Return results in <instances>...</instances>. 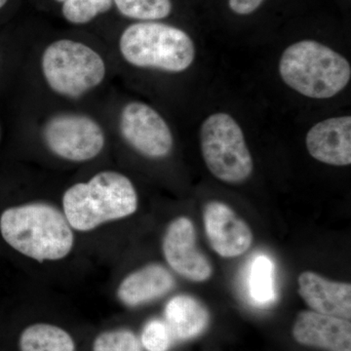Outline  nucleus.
<instances>
[{
  "label": "nucleus",
  "mask_w": 351,
  "mask_h": 351,
  "mask_svg": "<svg viewBox=\"0 0 351 351\" xmlns=\"http://www.w3.org/2000/svg\"><path fill=\"white\" fill-rule=\"evenodd\" d=\"M0 232L16 251L38 262L66 258L75 242L64 214L46 203L8 208L0 217Z\"/></svg>",
  "instance_id": "obj_1"
},
{
  "label": "nucleus",
  "mask_w": 351,
  "mask_h": 351,
  "mask_svg": "<svg viewBox=\"0 0 351 351\" xmlns=\"http://www.w3.org/2000/svg\"><path fill=\"white\" fill-rule=\"evenodd\" d=\"M63 208L71 228L90 232L108 221L135 213L138 195L126 176L103 171L88 182L71 186L63 196Z\"/></svg>",
  "instance_id": "obj_2"
},
{
  "label": "nucleus",
  "mask_w": 351,
  "mask_h": 351,
  "mask_svg": "<svg viewBox=\"0 0 351 351\" xmlns=\"http://www.w3.org/2000/svg\"><path fill=\"white\" fill-rule=\"evenodd\" d=\"M279 73L289 87L313 99H329L350 82L348 60L317 41L302 40L284 51Z\"/></svg>",
  "instance_id": "obj_3"
},
{
  "label": "nucleus",
  "mask_w": 351,
  "mask_h": 351,
  "mask_svg": "<svg viewBox=\"0 0 351 351\" xmlns=\"http://www.w3.org/2000/svg\"><path fill=\"white\" fill-rule=\"evenodd\" d=\"M119 50L127 63L138 68L182 73L195 61L193 39L181 29L145 21L126 27Z\"/></svg>",
  "instance_id": "obj_4"
},
{
  "label": "nucleus",
  "mask_w": 351,
  "mask_h": 351,
  "mask_svg": "<svg viewBox=\"0 0 351 351\" xmlns=\"http://www.w3.org/2000/svg\"><path fill=\"white\" fill-rule=\"evenodd\" d=\"M41 66L55 93L78 98L99 86L106 75L103 58L86 44L61 39L44 50Z\"/></svg>",
  "instance_id": "obj_5"
},
{
  "label": "nucleus",
  "mask_w": 351,
  "mask_h": 351,
  "mask_svg": "<svg viewBox=\"0 0 351 351\" xmlns=\"http://www.w3.org/2000/svg\"><path fill=\"white\" fill-rule=\"evenodd\" d=\"M201 152L210 172L223 182L241 184L250 178L253 158L243 131L228 113H215L200 129Z\"/></svg>",
  "instance_id": "obj_6"
},
{
  "label": "nucleus",
  "mask_w": 351,
  "mask_h": 351,
  "mask_svg": "<svg viewBox=\"0 0 351 351\" xmlns=\"http://www.w3.org/2000/svg\"><path fill=\"white\" fill-rule=\"evenodd\" d=\"M43 138L53 154L75 162L91 160L105 145L101 127L91 117L75 113H62L48 120Z\"/></svg>",
  "instance_id": "obj_7"
},
{
  "label": "nucleus",
  "mask_w": 351,
  "mask_h": 351,
  "mask_svg": "<svg viewBox=\"0 0 351 351\" xmlns=\"http://www.w3.org/2000/svg\"><path fill=\"white\" fill-rule=\"evenodd\" d=\"M119 128L124 140L142 156L160 159L172 152L174 138L169 126L145 104H127L120 114Z\"/></svg>",
  "instance_id": "obj_8"
},
{
  "label": "nucleus",
  "mask_w": 351,
  "mask_h": 351,
  "mask_svg": "<svg viewBox=\"0 0 351 351\" xmlns=\"http://www.w3.org/2000/svg\"><path fill=\"white\" fill-rule=\"evenodd\" d=\"M162 251L166 262L179 276L193 282H205L213 267L196 244L195 225L186 217L171 221L164 234Z\"/></svg>",
  "instance_id": "obj_9"
},
{
  "label": "nucleus",
  "mask_w": 351,
  "mask_h": 351,
  "mask_svg": "<svg viewBox=\"0 0 351 351\" xmlns=\"http://www.w3.org/2000/svg\"><path fill=\"white\" fill-rule=\"evenodd\" d=\"M203 225L210 246L221 258L243 255L253 244L248 223L221 201H209L203 208Z\"/></svg>",
  "instance_id": "obj_10"
},
{
  "label": "nucleus",
  "mask_w": 351,
  "mask_h": 351,
  "mask_svg": "<svg viewBox=\"0 0 351 351\" xmlns=\"http://www.w3.org/2000/svg\"><path fill=\"white\" fill-rule=\"evenodd\" d=\"M298 343L327 351H351L350 320L304 311L298 314L292 330Z\"/></svg>",
  "instance_id": "obj_11"
},
{
  "label": "nucleus",
  "mask_w": 351,
  "mask_h": 351,
  "mask_svg": "<svg viewBox=\"0 0 351 351\" xmlns=\"http://www.w3.org/2000/svg\"><path fill=\"white\" fill-rule=\"evenodd\" d=\"M309 154L332 166L351 164V117H338L315 124L306 134Z\"/></svg>",
  "instance_id": "obj_12"
},
{
  "label": "nucleus",
  "mask_w": 351,
  "mask_h": 351,
  "mask_svg": "<svg viewBox=\"0 0 351 351\" xmlns=\"http://www.w3.org/2000/svg\"><path fill=\"white\" fill-rule=\"evenodd\" d=\"M298 292L311 311L350 320L351 284L330 280L313 271L298 278Z\"/></svg>",
  "instance_id": "obj_13"
},
{
  "label": "nucleus",
  "mask_w": 351,
  "mask_h": 351,
  "mask_svg": "<svg viewBox=\"0 0 351 351\" xmlns=\"http://www.w3.org/2000/svg\"><path fill=\"white\" fill-rule=\"evenodd\" d=\"M175 284L174 276L165 267L149 263L123 279L117 290V297L127 306H142L167 295Z\"/></svg>",
  "instance_id": "obj_14"
},
{
  "label": "nucleus",
  "mask_w": 351,
  "mask_h": 351,
  "mask_svg": "<svg viewBox=\"0 0 351 351\" xmlns=\"http://www.w3.org/2000/svg\"><path fill=\"white\" fill-rule=\"evenodd\" d=\"M209 322L206 306L193 295H178L166 304L165 323L178 341L197 338L206 331Z\"/></svg>",
  "instance_id": "obj_15"
},
{
  "label": "nucleus",
  "mask_w": 351,
  "mask_h": 351,
  "mask_svg": "<svg viewBox=\"0 0 351 351\" xmlns=\"http://www.w3.org/2000/svg\"><path fill=\"white\" fill-rule=\"evenodd\" d=\"M19 348L20 351H75V343L62 328L36 323L21 332Z\"/></svg>",
  "instance_id": "obj_16"
},
{
  "label": "nucleus",
  "mask_w": 351,
  "mask_h": 351,
  "mask_svg": "<svg viewBox=\"0 0 351 351\" xmlns=\"http://www.w3.org/2000/svg\"><path fill=\"white\" fill-rule=\"evenodd\" d=\"M249 293L257 306H267L276 302L274 265L267 256H258L252 263Z\"/></svg>",
  "instance_id": "obj_17"
},
{
  "label": "nucleus",
  "mask_w": 351,
  "mask_h": 351,
  "mask_svg": "<svg viewBox=\"0 0 351 351\" xmlns=\"http://www.w3.org/2000/svg\"><path fill=\"white\" fill-rule=\"evenodd\" d=\"M117 10L130 19L156 21L172 12L171 0H112Z\"/></svg>",
  "instance_id": "obj_18"
},
{
  "label": "nucleus",
  "mask_w": 351,
  "mask_h": 351,
  "mask_svg": "<svg viewBox=\"0 0 351 351\" xmlns=\"http://www.w3.org/2000/svg\"><path fill=\"white\" fill-rule=\"evenodd\" d=\"M112 4V0H64L62 13L71 24L84 25L108 12Z\"/></svg>",
  "instance_id": "obj_19"
},
{
  "label": "nucleus",
  "mask_w": 351,
  "mask_h": 351,
  "mask_svg": "<svg viewBox=\"0 0 351 351\" xmlns=\"http://www.w3.org/2000/svg\"><path fill=\"white\" fill-rule=\"evenodd\" d=\"M93 351H144L136 335L129 330L101 332L94 339Z\"/></svg>",
  "instance_id": "obj_20"
},
{
  "label": "nucleus",
  "mask_w": 351,
  "mask_h": 351,
  "mask_svg": "<svg viewBox=\"0 0 351 351\" xmlns=\"http://www.w3.org/2000/svg\"><path fill=\"white\" fill-rule=\"evenodd\" d=\"M173 337L164 321L154 319L145 324L142 332V346L147 351H168L172 346Z\"/></svg>",
  "instance_id": "obj_21"
},
{
  "label": "nucleus",
  "mask_w": 351,
  "mask_h": 351,
  "mask_svg": "<svg viewBox=\"0 0 351 351\" xmlns=\"http://www.w3.org/2000/svg\"><path fill=\"white\" fill-rule=\"evenodd\" d=\"M265 0H228V5L239 15H249L255 12Z\"/></svg>",
  "instance_id": "obj_22"
},
{
  "label": "nucleus",
  "mask_w": 351,
  "mask_h": 351,
  "mask_svg": "<svg viewBox=\"0 0 351 351\" xmlns=\"http://www.w3.org/2000/svg\"><path fill=\"white\" fill-rule=\"evenodd\" d=\"M7 1H8V0H0V9H1L2 7L5 5V4L7 3Z\"/></svg>",
  "instance_id": "obj_23"
}]
</instances>
